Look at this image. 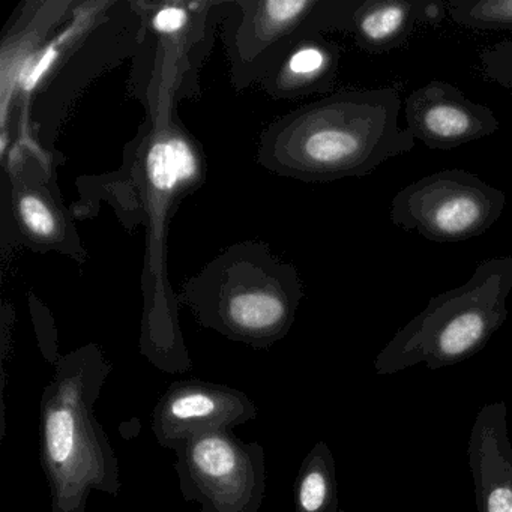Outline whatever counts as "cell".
Returning <instances> with one entry per match:
<instances>
[{
	"label": "cell",
	"mask_w": 512,
	"mask_h": 512,
	"mask_svg": "<svg viewBox=\"0 0 512 512\" xmlns=\"http://www.w3.org/2000/svg\"><path fill=\"white\" fill-rule=\"evenodd\" d=\"M397 88L341 91L295 110L263 136L260 160L304 182L362 178L415 148Z\"/></svg>",
	"instance_id": "obj_1"
},
{
	"label": "cell",
	"mask_w": 512,
	"mask_h": 512,
	"mask_svg": "<svg viewBox=\"0 0 512 512\" xmlns=\"http://www.w3.org/2000/svg\"><path fill=\"white\" fill-rule=\"evenodd\" d=\"M97 344L62 356L41 397V464L52 512H86L91 491L118 496L121 466L94 407L112 373Z\"/></svg>",
	"instance_id": "obj_2"
},
{
	"label": "cell",
	"mask_w": 512,
	"mask_h": 512,
	"mask_svg": "<svg viewBox=\"0 0 512 512\" xmlns=\"http://www.w3.org/2000/svg\"><path fill=\"white\" fill-rule=\"evenodd\" d=\"M292 266L259 244L236 245L185 286L184 302L205 328L265 349L289 334L302 299Z\"/></svg>",
	"instance_id": "obj_3"
},
{
	"label": "cell",
	"mask_w": 512,
	"mask_h": 512,
	"mask_svg": "<svg viewBox=\"0 0 512 512\" xmlns=\"http://www.w3.org/2000/svg\"><path fill=\"white\" fill-rule=\"evenodd\" d=\"M512 256L484 260L455 289L433 296L377 353L379 376L425 364L430 370L460 364L481 352L508 319Z\"/></svg>",
	"instance_id": "obj_4"
},
{
	"label": "cell",
	"mask_w": 512,
	"mask_h": 512,
	"mask_svg": "<svg viewBox=\"0 0 512 512\" xmlns=\"http://www.w3.org/2000/svg\"><path fill=\"white\" fill-rule=\"evenodd\" d=\"M503 191L463 169L431 173L404 187L391 202V221L437 244L484 235L502 215Z\"/></svg>",
	"instance_id": "obj_5"
},
{
	"label": "cell",
	"mask_w": 512,
	"mask_h": 512,
	"mask_svg": "<svg viewBox=\"0 0 512 512\" xmlns=\"http://www.w3.org/2000/svg\"><path fill=\"white\" fill-rule=\"evenodd\" d=\"M176 475L187 502L202 512H259L266 493V455L232 430L211 431L176 451Z\"/></svg>",
	"instance_id": "obj_6"
},
{
	"label": "cell",
	"mask_w": 512,
	"mask_h": 512,
	"mask_svg": "<svg viewBox=\"0 0 512 512\" xmlns=\"http://www.w3.org/2000/svg\"><path fill=\"white\" fill-rule=\"evenodd\" d=\"M257 418L254 401L241 389L203 380L172 383L152 415L155 439L170 451L203 433L233 430Z\"/></svg>",
	"instance_id": "obj_7"
},
{
	"label": "cell",
	"mask_w": 512,
	"mask_h": 512,
	"mask_svg": "<svg viewBox=\"0 0 512 512\" xmlns=\"http://www.w3.org/2000/svg\"><path fill=\"white\" fill-rule=\"evenodd\" d=\"M359 4L361 0H302L241 5L244 19L235 43L239 58L247 61L256 49L253 59H257L260 50H266L268 58L278 61L277 49L283 56L302 38L323 32H350Z\"/></svg>",
	"instance_id": "obj_8"
},
{
	"label": "cell",
	"mask_w": 512,
	"mask_h": 512,
	"mask_svg": "<svg viewBox=\"0 0 512 512\" xmlns=\"http://www.w3.org/2000/svg\"><path fill=\"white\" fill-rule=\"evenodd\" d=\"M407 130L427 148L451 151L499 130L490 107L470 101L452 83L434 80L404 100Z\"/></svg>",
	"instance_id": "obj_9"
},
{
	"label": "cell",
	"mask_w": 512,
	"mask_h": 512,
	"mask_svg": "<svg viewBox=\"0 0 512 512\" xmlns=\"http://www.w3.org/2000/svg\"><path fill=\"white\" fill-rule=\"evenodd\" d=\"M476 512H512V445L503 401L484 404L467 443Z\"/></svg>",
	"instance_id": "obj_10"
},
{
	"label": "cell",
	"mask_w": 512,
	"mask_h": 512,
	"mask_svg": "<svg viewBox=\"0 0 512 512\" xmlns=\"http://www.w3.org/2000/svg\"><path fill=\"white\" fill-rule=\"evenodd\" d=\"M341 49L323 35L302 38L265 74L263 88L275 98L328 94L340 68Z\"/></svg>",
	"instance_id": "obj_11"
},
{
	"label": "cell",
	"mask_w": 512,
	"mask_h": 512,
	"mask_svg": "<svg viewBox=\"0 0 512 512\" xmlns=\"http://www.w3.org/2000/svg\"><path fill=\"white\" fill-rule=\"evenodd\" d=\"M416 25V0H361L350 32L362 52L382 55L406 44Z\"/></svg>",
	"instance_id": "obj_12"
},
{
	"label": "cell",
	"mask_w": 512,
	"mask_h": 512,
	"mask_svg": "<svg viewBox=\"0 0 512 512\" xmlns=\"http://www.w3.org/2000/svg\"><path fill=\"white\" fill-rule=\"evenodd\" d=\"M337 466L325 440L305 455L295 481V512H338Z\"/></svg>",
	"instance_id": "obj_13"
},
{
	"label": "cell",
	"mask_w": 512,
	"mask_h": 512,
	"mask_svg": "<svg viewBox=\"0 0 512 512\" xmlns=\"http://www.w3.org/2000/svg\"><path fill=\"white\" fill-rule=\"evenodd\" d=\"M17 217L28 241L55 245L64 241L67 233L64 215L47 191L40 187H25L17 193Z\"/></svg>",
	"instance_id": "obj_14"
},
{
	"label": "cell",
	"mask_w": 512,
	"mask_h": 512,
	"mask_svg": "<svg viewBox=\"0 0 512 512\" xmlns=\"http://www.w3.org/2000/svg\"><path fill=\"white\" fill-rule=\"evenodd\" d=\"M196 158L181 137H166L149 152L148 175L160 191L179 190L196 175Z\"/></svg>",
	"instance_id": "obj_15"
},
{
	"label": "cell",
	"mask_w": 512,
	"mask_h": 512,
	"mask_svg": "<svg viewBox=\"0 0 512 512\" xmlns=\"http://www.w3.org/2000/svg\"><path fill=\"white\" fill-rule=\"evenodd\" d=\"M448 16L461 28L512 32V0H451Z\"/></svg>",
	"instance_id": "obj_16"
},
{
	"label": "cell",
	"mask_w": 512,
	"mask_h": 512,
	"mask_svg": "<svg viewBox=\"0 0 512 512\" xmlns=\"http://www.w3.org/2000/svg\"><path fill=\"white\" fill-rule=\"evenodd\" d=\"M482 73L500 86H512V40L494 44L479 55Z\"/></svg>",
	"instance_id": "obj_17"
},
{
	"label": "cell",
	"mask_w": 512,
	"mask_h": 512,
	"mask_svg": "<svg viewBox=\"0 0 512 512\" xmlns=\"http://www.w3.org/2000/svg\"><path fill=\"white\" fill-rule=\"evenodd\" d=\"M419 25H439L448 16V2L442 0H416Z\"/></svg>",
	"instance_id": "obj_18"
},
{
	"label": "cell",
	"mask_w": 512,
	"mask_h": 512,
	"mask_svg": "<svg viewBox=\"0 0 512 512\" xmlns=\"http://www.w3.org/2000/svg\"><path fill=\"white\" fill-rule=\"evenodd\" d=\"M187 23V14L182 8L169 7L158 11L154 19V28L161 34H175Z\"/></svg>",
	"instance_id": "obj_19"
}]
</instances>
